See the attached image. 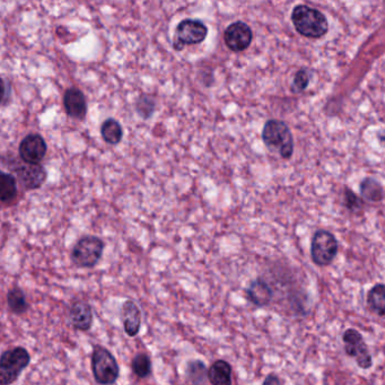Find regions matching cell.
<instances>
[{
    "label": "cell",
    "instance_id": "6da1fadb",
    "mask_svg": "<svg viewBox=\"0 0 385 385\" xmlns=\"http://www.w3.org/2000/svg\"><path fill=\"white\" fill-rule=\"evenodd\" d=\"M292 22L297 33L308 39H320L329 31L324 14L308 5H299L293 9Z\"/></svg>",
    "mask_w": 385,
    "mask_h": 385
},
{
    "label": "cell",
    "instance_id": "7a4b0ae2",
    "mask_svg": "<svg viewBox=\"0 0 385 385\" xmlns=\"http://www.w3.org/2000/svg\"><path fill=\"white\" fill-rule=\"evenodd\" d=\"M262 140L270 151L277 153L284 160L293 156V134L286 122L275 119L268 120L262 130Z\"/></svg>",
    "mask_w": 385,
    "mask_h": 385
},
{
    "label": "cell",
    "instance_id": "3957f363",
    "mask_svg": "<svg viewBox=\"0 0 385 385\" xmlns=\"http://www.w3.org/2000/svg\"><path fill=\"white\" fill-rule=\"evenodd\" d=\"M31 363L27 348L18 346L0 355V385H12Z\"/></svg>",
    "mask_w": 385,
    "mask_h": 385
},
{
    "label": "cell",
    "instance_id": "277c9868",
    "mask_svg": "<svg viewBox=\"0 0 385 385\" xmlns=\"http://www.w3.org/2000/svg\"><path fill=\"white\" fill-rule=\"evenodd\" d=\"M91 365L93 375L98 384H114L120 377V368L116 357L105 347L100 345L94 346Z\"/></svg>",
    "mask_w": 385,
    "mask_h": 385
},
{
    "label": "cell",
    "instance_id": "5b68a950",
    "mask_svg": "<svg viewBox=\"0 0 385 385\" xmlns=\"http://www.w3.org/2000/svg\"><path fill=\"white\" fill-rule=\"evenodd\" d=\"M104 242L98 236L86 235L71 250L70 260L77 268H94L101 260Z\"/></svg>",
    "mask_w": 385,
    "mask_h": 385
},
{
    "label": "cell",
    "instance_id": "8992f818",
    "mask_svg": "<svg viewBox=\"0 0 385 385\" xmlns=\"http://www.w3.org/2000/svg\"><path fill=\"white\" fill-rule=\"evenodd\" d=\"M338 241L331 232L319 229L311 241V258L319 267L331 264L338 255Z\"/></svg>",
    "mask_w": 385,
    "mask_h": 385
},
{
    "label": "cell",
    "instance_id": "52a82bcc",
    "mask_svg": "<svg viewBox=\"0 0 385 385\" xmlns=\"http://www.w3.org/2000/svg\"><path fill=\"white\" fill-rule=\"evenodd\" d=\"M208 36V27L200 20L186 18L175 29L173 47L174 50L182 51L186 45H200Z\"/></svg>",
    "mask_w": 385,
    "mask_h": 385
},
{
    "label": "cell",
    "instance_id": "ba28073f",
    "mask_svg": "<svg viewBox=\"0 0 385 385\" xmlns=\"http://www.w3.org/2000/svg\"><path fill=\"white\" fill-rule=\"evenodd\" d=\"M345 350L347 355L356 359V363L363 370L372 368L373 359L368 352V347L363 338V335L357 330L348 329L344 335Z\"/></svg>",
    "mask_w": 385,
    "mask_h": 385
},
{
    "label": "cell",
    "instance_id": "9c48e42d",
    "mask_svg": "<svg viewBox=\"0 0 385 385\" xmlns=\"http://www.w3.org/2000/svg\"><path fill=\"white\" fill-rule=\"evenodd\" d=\"M253 40L251 27L244 22L237 21L228 25L224 32L226 47L233 52H242L249 49Z\"/></svg>",
    "mask_w": 385,
    "mask_h": 385
},
{
    "label": "cell",
    "instance_id": "30bf717a",
    "mask_svg": "<svg viewBox=\"0 0 385 385\" xmlns=\"http://www.w3.org/2000/svg\"><path fill=\"white\" fill-rule=\"evenodd\" d=\"M47 142L39 134L27 135L18 147V153L24 163L40 164L47 154Z\"/></svg>",
    "mask_w": 385,
    "mask_h": 385
},
{
    "label": "cell",
    "instance_id": "8fae6325",
    "mask_svg": "<svg viewBox=\"0 0 385 385\" xmlns=\"http://www.w3.org/2000/svg\"><path fill=\"white\" fill-rule=\"evenodd\" d=\"M18 181L27 190H36L42 187L47 180V171L40 164L20 163L14 167Z\"/></svg>",
    "mask_w": 385,
    "mask_h": 385
},
{
    "label": "cell",
    "instance_id": "7c38bea8",
    "mask_svg": "<svg viewBox=\"0 0 385 385\" xmlns=\"http://www.w3.org/2000/svg\"><path fill=\"white\" fill-rule=\"evenodd\" d=\"M69 321L75 329L89 331L93 324V310L89 303L76 299L71 303L68 311Z\"/></svg>",
    "mask_w": 385,
    "mask_h": 385
},
{
    "label": "cell",
    "instance_id": "4fadbf2b",
    "mask_svg": "<svg viewBox=\"0 0 385 385\" xmlns=\"http://www.w3.org/2000/svg\"><path fill=\"white\" fill-rule=\"evenodd\" d=\"M63 107L70 118L84 120L86 116L87 103L85 95L80 89L70 87L63 94Z\"/></svg>",
    "mask_w": 385,
    "mask_h": 385
},
{
    "label": "cell",
    "instance_id": "5bb4252c",
    "mask_svg": "<svg viewBox=\"0 0 385 385\" xmlns=\"http://www.w3.org/2000/svg\"><path fill=\"white\" fill-rule=\"evenodd\" d=\"M121 320L125 332L129 337H136L139 333L142 326V312L134 301L128 299L122 304Z\"/></svg>",
    "mask_w": 385,
    "mask_h": 385
},
{
    "label": "cell",
    "instance_id": "9a60e30c",
    "mask_svg": "<svg viewBox=\"0 0 385 385\" xmlns=\"http://www.w3.org/2000/svg\"><path fill=\"white\" fill-rule=\"evenodd\" d=\"M246 294H248V299L259 308L270 304L273 297V289L268 282L261 278H257L250 284L246 289Z\"/></svg>",
    "mask_w": 385,
    "mask_h": 385
},
{
    "label": "cell",
    "instance_id": "2e32d148",
    "mask_svg": "<svg viewBox=\"0 0 385 385\" xmlns=\"http://www.w3.org/2000/svg\"><path fill=\"white\" fill-rule=\"evenodd\" d=\"M207 377L213 385H232V368L225 361H216L208 370Z\"/></svg>",
    "mask_w": 385,
    "mask_h": 385
},
{
    "label": "cell",
    "instance_id": "e0dca14e",
    "mask_svg": "<svg viewBox=\"0 0 385 385\" xmlns=\"http://www.w3.org/2000/svg\"><path fill=\"white\" fill-rule=\"evenodd\" d=\"M7 305H8L9 311L15 315H25L30 308L23 289L17 286L9 289L8 294H7Z\"/></svg>",
    "mask_w": 385,
    "mask_h": 385
},
{
    "label": "cell",
    "instance_id": "ac0fdd59",
    "mask_svg": "<svg viewBox=\"0 0 385 385\" xmlns=\"http://www.w3.org/2000/svg\"><path fill=\"white\" fill-rule=\"evenodd\" d=\"M17 196V180L10 173L0 171V202H10Z\"/></svg>",
    "mask_w": 385,
    "mask_h": 385
},
{
    "label": "cell",
    "instance_id": "d6986e66",
    "mask_svg": "<svg viewBox=\"0 0 385 385\" xmlns=\"http://www.w3.org/2000/svg\"><path fill=\"white\" fill-rule=\"evenodd\" d=\"M101 135L104 142L110 145H118L121 142L123 130L120 123L114 119L110 118L102 123Z\"/></svg>",
    "mask_w": 385,
    "mask_h": 385
},
{
    "label": "cell",
    "instance_id": "ffe728a7",
    "mask_svg": "<svg viewBox=\"0 0 385 385\" xmlns=\"http://www.w3.org/2000/svg\"><path fill=\"white\" fill-rule=\"evenodd\" d=\"M368 305L372 311L379 317L385 313V286L377 284L368 294Z\"/></svg>",
    "mask_w": 385,
    "mask_h": 385
},
{
    "label": "cell",
    "instance_id": "44dd1931",
    "mask_svg": "<svg viewBox=\"0 0 385 385\" xmlns=\"http://www.w3.org/2000/svg\"><path fill=\"white\" fill-rule=\"evenodd\" d=\"M361 195L365 200L379 202L383 199V187L373 178H365L361 183Z\"/></svg>",
    "mask_w": 385,
    "mask_h": 385
},
{
    "label": "cell",
    "instance_id": "7402d4cb",
    "mask_svg": "<svg viewBox=\"0 0 385 385\" xmlns=\"http://www.w3.org/2000/svg\"><path fill=\"white\" fill-rule=\"evenodd\" d=\"M131 368H133V372H134L136 377H139V379H145L151 373V358L146 354H138L133 359Z\"/></svg>",
    "mask_w": 385,
    "mask_h": 385
},
{
    "label": "cell",
    "instance_id": "603a6c76",
    "mask_svg": "<svg viewBox=\"0 0 385 385\" xmlns=\"http://www.w3.org/2000/svg\"><path fill=\"white\" fill-rule=\"evenodd\" d=\"M188 377L191 379V382L195 384H202L204 383L206 377H207V370L206 365L202 361H191L188 364L187 368Z\"/></svg>",
    "mask_w": 385,
    "mask_h": 385
},
{
    "label": "cell",
    "instance_id": "cb8c5ba5",
    "mask_svg": "<svg viewBox=\"0 0 385 385\" xmlns=\"http://www.w3.org/2000/svg\"><path fill=\"white\" fill-rule=\"evenodd\" d=\"M156 103L149 95H142L136 103V110L142 119H149L154 113Z\"/></svg>",
    "mask_w": 385,
    "mask_h": 385
},
{
    "label": "cell",
    "instance_id": "d4e9b609",
    "mask_svg": "<svg viewBox=\"0 0 385 385\" xmlns=\"http://www.w3.org/2000/svg\"><path fill=\"white\" fill-rule=\"evenodd\" d=\"M310 80H311V76L308 74V70L301 69L297 71L294 77L293 84H292V92L296 93V94L304 92L310 85Z\"/></svg>",
    "mask_w": 385,
    "mask_h": 385
},
{
    "label": "cell",
    "instance_id": "484cf974",
    "mask_svg": "<svg viewBox=\"0 0 385 385\" xmlns=\"http://www.w3.org/2000/svg\"><path fill=\"white\" fill-rule=\"evenodd\" d=\"M345 204L349 211H356L362 208V200L352 189H346L345 191Z\"/></svg>",
    "mask_w": 385,
    "mask_h": 385
},
{
    "label": "cell",
    "instance_id": "4316f807",
    "mask_svg": "<svg viewBox=\"0 0 385 385\" xmlns=\"http://www.w3.org/2000/svg\"><path fill=\"white\" fill-rule=\"evenodd\" d=\"M262 385H282V382H280V379H278V377H275V375H273V374H271V375H268L267 377H266V379H264V384Z\"/></svg>",
    "mask_w": 385,
    "mask_h": 385
},
{
    "label": "cell",
    "instance_id": "83f0119b",
    "mask_svg": "<svg viewBox=\"0 0 385 385\" xmlns=\"http://www.w3.org/2000/svg\"><path fill=\"white\" fill-rule=\"evenodd\" d=\"M6 84H5V82H3V78L0 77V104L3 103V100L6 98Z\"/></svg>",
    "mask_w": 385,
    "mask_h": 385
}]
</instances>
